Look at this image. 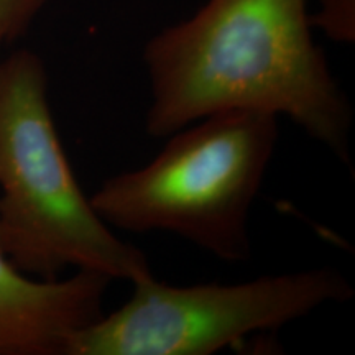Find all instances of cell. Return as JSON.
<instances>
[{
  "label": "cell",
  "instance_id": "1",
  "mask_svg": "<svg viewBox=\"0 0 355 355\" xmlns=\"http://www.w3.org/2000/svg\"><path fill=\"white\" fill-rule=\"evenodd\" d=\"M313 30L308 0H207L145 44L146 133L229 110L285 115L350 165L352 107Z\"/></svg>",
  "mask_w": 355,
  "mask_h": 355
},
{
  "label": "cell",
  "instance_id": "2",
  "mask_svg": "<svg viewBox=\"0 0 355 355\" xmlns=\"http://www.w3.org/2000/svg\"><path fill=\"white\" fill-rule=\"evenodd\" d=\"M0 245L43 279L69 268L130 283L153 273L79 186L53 121L46 69L28 50L0 58Z\"/></svg>",
  "mask_w": 355,
  "mask_h": 355
},
{
  "label": "cell",
  "instance_id": "3",
  "mask_svg": "<svg viewBox=\"0 0 355 355\" xmlns=\"http://www.w3.org/2000/svg\"><path fill=\"white\" fill-rule=\"evenodd\" d=\"M166 139L152 162L96 189L97 214L114 230L175 234L219 260H248V216L277 148L278 117L229 110Z\"/></svg>",
  "mask_w": 355,
  "mask_h": 355
},
{
  "label": "cell",
  "instance_id": "4",
  "mask_svg": "<svg viewBox=\"0 0 355 355\" xmlns=\"http://www.w3.org/2000/svg\"><path fill=\"white\" fill-rule=\"evenodd\" d=\"M132 286L121 308L74 336L68 355H211L354 298L352 283L334 266L232 285L173 286L152 273Z\"/></svg>",
  "mask_w": 355,
  "mask_h": 355
},
{
  "label": "cell",
  "instance_id": "5",
  "mask_svg": "<svg viewBox=\"0 0 355 355\" xmlns=\"http://www.w3.org/2000/svg\"><path fill=\"white\" fill-rule=\"evenodd\" d=\"M110 283L94 272L32 277L0 245V355H68L74 336L104 314Z\"/></svg>",
  "mask_w": 355,
  "mask_h": 355
},
{
  "label": "cell",
  "instance_id": "6",
  "mask_svg": "<svg viewBox=\"0 0 355 355\" xmlns=\"http://www.w3.org/2000/svg\"><path fill=\"white\" fill-rule=\"evenodd\" d=\"M313 28L322 30L336 43L355 42V0H318V10L311 13Z\"/></svg>",
  "mask_w": 355,
  "mask_h": 355
},
{
  "label": "cell",
  "instance_id": "7",
  "mask_svg": "<svg viewBox=\"0 0 355 355\" xmlns=\"http://www.w3.org/2000/svg\"><path fill=\"white\" fill-rule=\"evenodd\" d=\"M50 0H0V58L3 48L20 38Z\"/></svg>",
  "mask_w": 355,
  "mask_h": 355
}]
</instances>
